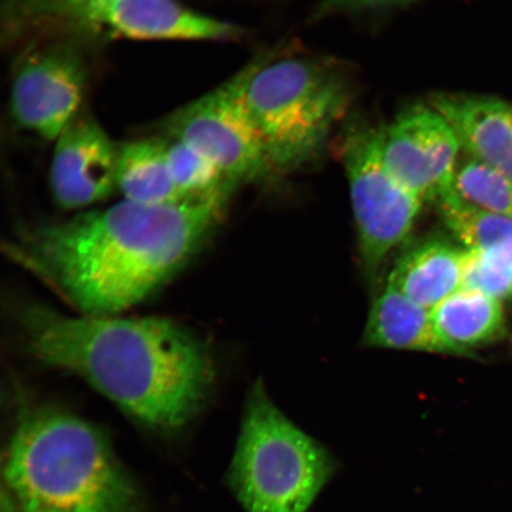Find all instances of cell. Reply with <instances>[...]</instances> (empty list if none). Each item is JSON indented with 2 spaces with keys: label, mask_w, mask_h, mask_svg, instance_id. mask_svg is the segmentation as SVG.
<instances>
[{
  "label": "cell",
  "mask_w": 512,
  "mask_h": 512,
  "mask_svg": "<svg viewBox=\"0 0 512 512\" xmlns=\"http://www.w3.org/2000/svg\"><path fill=\"white\" fill-rule=\"evenodd\" d=\"M16 512H143V498L98 428L50 407L25 411L6 453Z\"/></svg>",
  "instance_id": "obj_3"
},
{
  "label": "cell",
  "mask_w": 512,
  "mask_h": 512,
  "mask_svg": "<svg viewBox=\"0 0 512 512\" xmlns=\"http://www.w3.org/2000/svg\"><path fill=\"white\" fill-rule=\"evenodd\" d=\"M465 251L444 240H428L401 256L388 281L412 299L433 310L464 286Z\"/></svg>",
  "instance_id": "obj_13"
},
{
  "label": "cell",
  "mask_w": 512,
  "mask_h": 512,
  "mask_svg": "<svg viewBox=\"0 0 512 512\" xmlns=\"http://www.w3.org/2000/svg\"><path fill=\"white\" fill-rule=\"evenodd\" d=\"M54 143L50 188L60 207H92L117 190L118 146L92 115L81 111Z\"/></svg>",
  "instance_id": "obj_11"
},
{
  "label": "cell",
  "mask_w": 512,
  "mask_h": 512,
  "mask_svg": "<svg viewBox=\"0 0 512 512\" xmlns=\"http://www.w3.org/2000/svg\"><path fill=\"white\" fill-rule=\"evenodd\" d=\"M18 313L24 341L38 361L78 374L152 430H181L213 390L208 345L172 320L67 316L40 304Z\"/></svg>",
  "instance_id": "obj_2"
},
{
  "label": "cell",
  "mask_w": 512,
  "mask_h": 512,
  "mask_svg": "<svg viewBox=\"0 0 512 512\" xmlns=\"http://www.w3.org/2000/svg\"><path fill=\"white\" fill-rule=\"evenodd\" d=\"M166 156L172 179L185 200L234 190L222 171L194 147L179 140L166 139Z\"/></svg>",
  "instance_id": "obj_20"
},
{
  "label": "cell",
  "mask_w": 512,
  "mask_h": 512,
  "mask_svg": "<svg viewBox=\"0 0 512 512\" xmlns=\"http://www.w3.org/2000/svg\"><path fill=\"white\" fill-rule=\"evenodd\" d=\"M435 331L450 355H462L501 336V300L462 287L431 310Z\"/></svg>",
  "instance_id": "obj_15"
},
{
  "label": "cell",
  "mask_w": 512,
  "mask_h": 512,
  "mask_svg": "<svg viewBox=\"0 0 512 512\" xmlns=\"http://www.w3.org/2000/svg\"><path fill=\"white\" fill-rule=\"evenodd\" d=\"M334 457L274 405L261 382L248 395L230 489L246 512H307L337 471Z\"/></svg>",
  "instance_id": "obj_5"
},
{
  "label": "cell",
  "mask_w": 512,
  "mask_h": 512,
  "mask_svg": "<svg viewBox=\"0 0 512 512\" xmlns=\"http://www.w3.org/2000/svg\"><path fill=\"white\" fill-rule=\"evenodd\" d=\"M453 192L466 206L512 219L511 179L476 159L458 164Z\"/></svg>",
  "instance_id": "obj_19"
},
{
  "label": "cell",
  "mask_w": 512,
  "mask_h": 512,
  "mask_svg": "<svg viewBox=\"0 0 512 512\" xmlns=\"http://www.w3.org/2000/svg\"><path fill=\"white\" fill-rule=\"evenodd\" d=\"M108 2L112 0H4V19L16 34H67L89 10Z\"/></svg>",
  "instance_id": "obj_18"
},
{
  "label": "cell",
  "mask_w": 512,
  "mask_h": 512,
  "mask_svg": "<svg viewBox=\"0 0 512 512\" xmlns=\"http://www.w3.org/2000/svg\"><path fill=\"white\" fill-rule=\"evenodd\" d=\"M87 80L85 60L73 44L32 46L19 57L12 73V119L23 130L55 142L81 112Z\"/></svg>",
  "instance_id": "obj_8"
},
{
  "label": "cell",
  "mask_w": 512,
  "mask_h": 512,
  "mask_svg": "<svg viewBox=\"0 0 512 512\" xmlns=\"http://www.w3.org/2000/svg\"><path fill=\"white\" fill-rule=\"evenodd\" d=\"M230 192L171 206L123 201L30 230L10 252L89 316L143 302L202 246Z\"/></svg>",
  "instance_id": "obj_1"
},
{
  "label": "cell",
  "mask_w": 512,
  "mask_h": 512,
  "mask_svg": "<svg viewBox=\"0 0 512 512\" xmlns=\"http://www.w3.org/2000/svg\"><path fill=\"white\" fill-rule=\"evenodd\" d=\"M138 41H229L236 25L188 8L178 0H112L83 15L70 32Z\"/></svg>",
  "instance_id": "obj_10"
},
{
  "label": "cell",
  "mask_w": 512,
  "mask_h": 512,
  "mask_svg": "<svg viewBox=\"0 0 512 512\" xmlns=\"http://www.w3.org/2000/svg\"><path fill=\"white\" fill-rule=\"evenodd\" d=\"M498 300L512 296V259L507 256L466 249L464 286Z\"/></svg>",
  "instance_id": "obj_21"
},
{
  "label": "cell",
  "mask_w": 512,
  "mask_h": 512,
  "mask_svg": "<svg viewBox=\"0 0 512 512\" xmlns=\"http://www.w3.org/2000/svg\"><path fill=\"white\" fill-rule=\"evenodd\" d=\"M117 190L125 201L143 206H171L187 201L172 179L166 139L132 140L118 146Z\"/></svg>",
  "instance_id": "obj_16"
},
{
  "label": "cell",
  "mask_w": 512,
  "mask_h": 512,
  "mask_svg": "<svg viewBox=\"0 0 512 512\" xmlns=\"http://www.w3.org/2000/svg\"><path fill=\"white\" fill-rule=\"evenodd\" d=\"M246 70L171 114L168 139L188 144L213 162L233 187L273 174L264 142L249 114Z\"/></svg>",
  "instance_id": "obj_7"
},
{
  "label": "cell",
  "mask_w": 512,
  "mask_h": 512,
  "mask_svg": "<svg viewBox=\"0 0 512 512\" xmlns=\"http://www.w3.org/2000/svg\"><path fill=\"white\" fill-rule=\"evenodd\" d=\"M437 203L446 227L467 249L512 259V219L466 206L453 189Z\"/></svg>",
  "instance_id": "obj_17"
},
{
  "label": "cell",
  "mask_w": 512,
  "mask_h": 512,
  "mask_svg": "<svg viewBox=\"0 0 512 512\" xmlns=\"http://www.w3.org/2000/svg\"><path fill=\"white\" fill-rule=\"evenodd\" d=\"M350 184L358 248L369 279L384 260L412 233L422 202L396 179L383 162L381 130L364 127L350 132L343 147Z\"/></svg>",
  "instance_id": "obj_6"
},
{
  "label": "cell",
  "mask_w": 512,
  "mask_h": 512,
  "mask_svg": "<svg viewBox=\"0 0 512 512\" xmlns=\"http://www.w3.org/2000/svg\"><path fill=\"white\" fill-rule=\"evenodd\" d=\"M460 151L456 132L431 105L408 108L381 130L384 164L424 203L453 189Z\"/></svg>",
  "instance_id": "obj_9"
},
{
  "label": "cell",
  "mask_w": 512,
  "mask_h": 512,
  "mask_svg": "<svg viewBox=\"0 0 512 512\" xmlns=\"http://www.w3.org/2000/svg\"><path fill=\"white\" fill-rule=\"evenodd\" d=\"M430 105L452 126L467 155L512 181V105L465 94H437Z\"/></svg>",
  "instance_id": "obj_12"
},
{
  "label": "cell",
  "mask_w": 512,
  "mask_h": 512,
  "mask_svg": "<svg viewBox=\"0 0 512 512\" xmlns=\"http://www.w3.org/2000/svg\"><path fill=\"white\" fill-rule=\"evenodd\" d=\"M331 5L338 8H374V6L393 5L414 2V0H328Z\"/></svg>",
  "instance_id": "obj_22"
},
{
  "label": "cell",
  "mask_w": 512,
  "mask_h": 512,
  "mask_svg": "<svg viewBox=\"0 0 512 512\" xmlns=\"http://www.w3.org/2000/svg\"><path fill=\"white\" fill-rule=\"evenodd\" d=\"M243 99L273 174H287L322 153L349 102L343 76L323 63L286 57L245 68Z\"/></svg>",
  "instance_id": "obj_4"
},
{
  "label": "cell",
  "mask_w": 512,
  "mask_h": 512,
  "mask_svg": "<svg viewBox=\"0 0 512 512\" xmlns=\"http://www.w3.org/2000/svg\"><path fill=\"white\" fill-rule=\"evenodd\" d=\"M363 342L371 348L450 355L434 329L431 310L389 281L371 306Z\"/></svg>",
  "instance_id": "obj_14"
}]
</instances>
